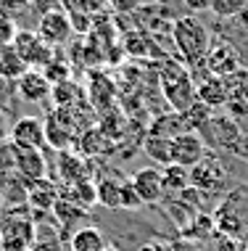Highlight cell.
I'll return each instance as SVG.
<instances>
[{
    "label": "cell",
    "mask_w": 248,
    "mask_h": 251,
    "mask_svg": "<svg viewBox=\"0 0 248 251\" xmlns=\"http://www.w3.org/2000/svg\"><path fill=\"white\" fill-rule=\"evenodd\" d=\"M187 5H190L193 11H203V8H209L211 5V0H185Z\"/></svg>",
    "instance_id": "cell-36"
},
{
    "label": "cell",
    "mask_w": 248,
    "mask_h": 251,
    "mask_svg": "<svg viewBox=\"0 0 248 251\" xmlns=\"http://www.w3.org/2000/svg\"><path fill=\"white\" fill-rule=\"evenodd\" d=\"M16 161H19V177L26 185L48 180V159H45V151H19Z\"/></svg>",
    "instance_id": "cell-19"
},
{
    "label": "cell",
    "mask_w": 248,
    "mask_h": 251,
    "mask_svg": "<svg viewBox=\"0 0 248 251\" xmlns=\"http://www.w3.org/2000/svg\"><path fill=\"white\" fill-rule=\"evenodd\" d=\"M66 5H77L79 11H98L100 5H109V0H66Z\"/></svg>",
    "instance_id": "cell-33"
},
{
    "label": "cell",
    "mask_w": 248,
    "mask_h": 251,
    "mask_svg": "<svg viewBox=\"0 0 248 251\" xmlns=\"http://www.w3.org/2000/svg\"><path fill=\"white\" fill-rule=\"evenodd\" d=\"M16 93L22 100H26V103H45L53 93V85L48 82V77L40 69H26L22 77L16 79Z\"/></svg>",
    "instance_id": "cell-17"
},
{
    "label": "cell",
    "mask_w": 248,
    "mask_h": 251,
    "mask_svg": "<svg viewBox=\"0 0 248 251\" xmlns=\"http://www.w3.org/2000/svg\"><path fill=\"white\" fill-rule=\"evenodd\" d=\"M143 151L148 153V159L153 161V164H161V169L172 164V140L148 135V138L143 140Z\"/></svg>",
    "instance_id": "cell-26"
},
{
    "label": "cell",
    "mask_w": 248,
    "mask_h": 251,
    "mask_svg": "<svg viewBox=\"0 0 248 251\" xmlns=\"http://www.w3.org/2000/svg\"><path fill=\"white\" fill-rule=\"evenodd\" d=\"M227 177H230V175H227L222 156L209 151L190 169V188H196V191L206 193V196H214L227 185Z\"/></svg>",
    "instance_id": "cell-7"
},
{
    "label": "cell",
    "mask_w": 248,
    "mask_h": 251,
    "mask_svg": "<svg viewBox=\"0 0 248 251\" xmlns=\"http://www.w3.org/2000/svg\"><path fill=\"white\" fill-rule=\"evenodd\" d=\"M71 29H74V26H71V19H69V13H64V11H48L37 24V35L43 37L50 48L64 45L66 40L71 37Z\"/></svg>",
    "instance_id": "cell-15"
},
{
    "label": "cell",
    "mask_w": 248,
    "mask_h": 251,
    "mask_svg": "<svg viewBox=\"0 0 248 251\" xmlns=\"http://www.w3.org/2000/svg\"><path fill=\"white\" fill-rule=\"evenodd\" d=\"M164 177V193H185L190 188V169L180 167V164H169L161 169Z\"/></svg>",
    "instance_id": "cell-25"
},
{
    "label": "cell",
    "mask_w": 248,
    "mask_h": 251,
    "mask_svg": "<svg viewBox=\"0 0 248 251\" xmlns=\"http://www.w3.org/2000/svg\"><path fill=\"white\" fill-rule=\"evenodd\" d=\"M53 217L58 220V225H61V230H64V225H69V222L87 217V209H82L79 203H74V201L69 199V196L61 191V199H58L56 206H53Z\"/></svg>",
    "instance_id": "cell-27"
},
{
    "label": "cell",
    "mask_w": 248,
    "mask_h": 251,
    "mask_svg": "<svg viewBox=\"0 0 248 251\" xmlns=\"http://www.w3.org/2000/svg\"><path fill=\"white\" fill-rule=\"evenodd\" d=\"M246 251H248V246H246Z\"/></svg>",
    "instance_id": "cell-39"
},
{
    "label": "cell",
    "mask_w": 248,
    "mask_h": 251,
    "mask_svg": "<svg viewBox=\"0 0 248 251\" xmlns=\"http://www.w3.org/2000/svg\"><path fill=\"white\" fill-rule=\"evenodd\" d=\"M124 180L122 175H106L95 182V193H98V203L109 209H119L122 203V188H124Z\"/></svg>",
    "instance_id": "cell-21"
},
{
    "label": "cell",
    "mask_w": 248,
    "mask_h": 251,
    "mask_svg": "<svg viewBox=\"0 0 248 251\" xmlns=\"http://www.w3.org/2000/svg\"><path fill=\"white\" fill-rule=\"evenodd\" d=\"M77 146H79V153L85 159H98V156H106L109 151H113L111 138L100 127H92V130L87 127V130H82L77 138Z\"/></svg>",
    "instance_id": "cell-20"
},
{
    "label": "cell",
    "mask_w": 248,
    "mask_h": 251,
    "mask_svg": "<svg viewBox=\"0 0 248 251\" xmlns=\"http://www.w3.org/2000/svg\"><path fill=\"white\" fill-rule=\"evenodd\" d=\"M71 251H103L109 243H106V235L100 233L98 227H79L71 233Z\"/></svg>",
    "instance_id": "cell-23"
},
{
    "label": "cell",
    "mask_w": 248,
    "mask_h": 251,
    "mask_svg": "<svg viewBox=\"0 0 248 251\" xmlns=\"http://www.w3.org/2000/svg\"><path fill=\"white\" fill-rule=\"evenodd\" d=\"M58 199H61V188L50 177L26 185V206L35 214H53V206Z\"/></svg>",
    "instance_id": "cell-16"
},
{
    "label": "cell",
    "mask_w": 248,
    "mask_h": 251,
    "mask_svg": "<svg viewBox=\"0 0 248 251\" xmlns=\"http://www.w3.org/2000/svg\"><path fill=\"white\" fill-rule=\"evenodd\" d=\"M103 251H119V249H116V246H106Z\"/></svg>",
    "instance_id": "cell-38"
},
{
    "label": "cell",
    "mask_w": 248,
    "mask_h": 251,
    "mask_svg": "<svg viewBox=\"0 0 248 251\" xmlns=\"http://www.w3.org/2000/svg\"><path fill=\"white\" fill-rule=\"evenodd\" d=\"M182 132H190V130H187V125H185V117L177 114V111L161 114L148 130V135H156V138H164V140H174L177 135H182Z\"/></svg>",
    "instance_id": "cell-22"
},
{
    "label": "cell",
    "mask_w": 248,
    "mask_h": 251,
    "mask_svg": "<svg viewBox=\"0 0 248 251\" xmlns=\"http://www.w3.org/2000/svg\"><path fill=\"white\" fill-rule=\"evenodd\" d=\"M172 43L177 48V58L187 69L196 72L198 66L206 69V56L211 48V37L206 24L198 22V16H180L172 22Z\"/></svg>",
    "instance_id": "cell-1"
},
{
    "label": "cell",
    "mask_w": 248,
    "mask_h": 251,
    "mask_svg": "<svg viewBox=\"0 0 248 251\" xmlns=\"http://www.w3.org/2000/svg\"><path fill=\"white\" fill-rule=\"evenodd\" d=\"M37 220L26 203L0 209V246L3 251H32Z\"/></svg>",
    "instance_id": "cell-2"
},
{
    "label": "cell",
    "mask_w": 248,
    "mask_h": 251,
    "mask_svg": "<svg viewBox=\"0 0 248 251\" xmlns=\"http://www.w3.org/2000/svg\"><path fill=\"white\" fill-rule=\"evenodd\" d=\"M214 227L219 235L238 243H248V191L235 188L214 209Z\"/></svg>",
    "instance_id": "cell-4"
},
{
    "label": "cell",
    "mask_w": 248,
    "mask_h": 251,
    "mask_svg": "<svg viewBox=\"0 0 248 251\" xmlns=\"http://www.w3.org/2000/svg\"><path fill=\"white\" fill-rule=\"evenodd\" d=\"M246 8H248V0H211V5H209V11L222 19L240 16V13H246Z\"/></svg>",
    "instance_id": "cell-29"
},
{
    "label": "cell",
    "mask_w": 248,
    "mask_h": 251,
    "mask_svg": "<svg viewBox=\"0 0 248 251\" xmlns=\"http://www.w3.org/2000/svg\"><path fill=\"white\" fill-rule=\"evenodd\" d=\"M50 100L56 103V108H74L79 100H82V93L74 82H58L53 85V93H50Z\"/></svg>",
    "instance_id": "cell-28"
},
{
    "label": "cell",
    "mask_w": 248,
    "mask_h": 251,
    "mask_svg": "<svg viewBox=\"0 0 248 251\" xmlns=\"http://www.w3.org/2000/svg\"><path fill=\"white\" fill-rule=\"evenodd\" d=\"M8 119H5V114H3V108H0V143H5V135H8Z\"/></svg>",
    "instance_id": "cell-35"
},
{
    "label": "cell",
    "mask_w": 248,
    "mask_h": 251,
    "mask_svg": "<svg viewBox=\"0 0 248 251\" xmlns=\"http://www.w3.org/2000/svg\"><path fill=\"white\" fill-rule=\"evenodd\" d=\"M16 24L11 22L5 13H0V48H5V45H13V40H16Z\"/></svg>",
    "instance_id": "cell-31"
},
{
    "label": "cell",
    "mask_w": 248,
    "mask_h": 251,
    "mask_svg": "<svg viewBox=\"0 0 248 251\" xmlns=\"http://www.w3.org/2000/svg\"><path fill=\"white\" fill-rule=\"evenodd\" d=\"M56 175L64 182V188H74L79 182L90 180V161L82 153L74 151H58L56 159Z\"/></svg>",
    "instance_id": "cell-12"
},
{
    "label": "cell",
    "mask_w": 248,
    "mask_h": 251,
    "mask_svg": "<svg viewBox=\"0 0 248 251\" xmlns=\"http://www.w3.org/2000/svg\"><path fill=\"white\" fill-rule=\"evenodd\" d=\"M196 79V100L203 106H209L211 111H219L227 103V87L225 79L217 77V74L203 72V77H193Z\"/></svg>",
    "instance_id": "cell-18"
},
{
    "label": "cell",
    "mask_w": 248,
    "mask_h": 251,
    "mask_svg": "<svg viewBox=\"0 0 248 251\" xmlns=\"http://www.w3.org/2000/svg\"><path fill=\"white\" fill-rule=\"evenodd\" d=\"M225 87H227V103L225 111L232 119H240L248 114V69H238L235 74L225 77Z\"/></svg>",
    "instance_id": "cell-14"
},
{
    "label": "cell",
    "mask_w": 248,
    "mask_h": 251,
    "mask_svg": "<svg viewBox=\"0 0 248 251\" xmlns=\"http://www.w3.org/2000/svg\"><path fill=\"white\" fill-rule=\"evenodd\" d=\"M82 127L77 125L71 108H53L45 117V140L53 151H69V146L77 143Z\"/></svg>",
    "instance_id": "cell-6"
},
{
    "label": "cell",
    "mask_w": 248,
    "mask_h": 251,
    "mask_svg": "<svg viewBox=\"0 0 248 251\" xmlns=\"http://www.w3.org/2000/svg\"><path fill=\"white\" fill-rule=\"evenodd\" d=\"M8 140L19 151H45L48 140H45V119L40 117H22L13 122Z\"/></svg>",
    "instance_id": "cell-9"
},
{
    "label": "cell",
    "mask_w": 248,
    "mask_h": 251,
    "mask_svg": "<svg viewBox=\"0 0 248 251\" xmlns=\"http://www.w3.org/2000/svg\"><path fill=\"white\" fill-rule=\"evenodd\" d=\"M13 48H16V53L24 58V64L29 66V69H45V66L53 61V48L32 29L16 32Z\"/></svg>",
    "instance_id": "cell-8"
},
{
    "label": "cell",
    "mask_w": 248,
    "mask_h": 251,
    "mask_svg": "<svg viewBox=\"0 0 248 251\" xmlns=\"http://www.w3.org/2000/svg\"><path fill=\"white\" fill-rule=\"evenodd\" d=\"M238 69H243V56L230 40H214L209 56H206V72L217 74V77H230Z\"/></svg>",
    "instance_id": "cell-10"
},
{
    "label": "cell",
    "mask_w": 248,
    "mask_h": 251,
    "mask_svg": "<svg viewBox=\"0 0 248 251\" xmlns=\"http://www.w3.org/2000/svg\"><path fill=\"white\" fill-rule=\"evenodd\" d=\"M143 206V201H140V196L135 193V188H132V182L130 177L124 180V188H122V203H119V209H140Z\"/></svg>",
    "instance_id": "cell-30"
},
{
    "label": "cell",
    "mask_w": 248,
    "mask_h": 251,
    "mask_svg": "<svg viewBox=\"0 0 248 251\" xmlns=\"http://www.w3.org/2000/svg\"><path fill=\"white\" fill-rule=\"evenodd\" d=\"M206 153H209V148L198 132H182L172 140V164L193 169Z\"/></svg>",
    "instance_id": "cell-11"
},
{
    "label": "cell",
    "mask_w": 248,
    "mask_h": 251,
    "mask_svg": "<svg viewBox=\"0 0 248 251\" xmlns=\"http://www.w3.org/2000/svg\"><path fill=\"white\" fill-rule=\"evenodd\" d=\"M235 122H238L240 132H243V135H248V114H246V117H240V119H235Z\"/></svg>",
    "instance_id": "cell-37"
},
{
    "label": "cell",
    "mask_w": 248,
    "mask_h": 251,
    "mask_svg": "<svg viewBox=\"0 0 248 251\" xmlns=\"http://www.w3.org/2000/svg\"><path fill=\"white\" fill-rule=\"evenodd\" d=\"M232 156L248 164V135H243V138L238 140V146H235V151H232Z\"/></svg>",
    "instance_id": "cell-34"
},
{
    "label": "cell",
    "mask_w": 248,
    "mask_h": 251,
    "mask_svg": "<svg viewBox=\"0 0 248 251\" xmlns=\"http://www.w3.org/2000/svg\"><path fill=\"white\" fill-rule=\"evenodd\" d=\"M198 135L203 138L206 148H211L214 153H227V156H232V151H235V146H238V140L243 138L238 122L232 119L227 111H222V114L214 111L211 119L198 130Z\"/></svg>",
    "instance_id": "cell-5"
},
{
    "label": "cell",
    "mask_w": 248,
    "mask_h": 251,
    "mask_svg": "<svg viewBox=\"0 0 248 251\" xmlns=\"http://www.w3.org/2000/svg\"><path fill=\"white\" fill-rule=\"evenodd\" d=\"M0 209H3V206H0Z\"/></svg>",
    "instance_id": "cell-40"
},
{
    "label": "cell",
    "mask_w": 248,
    "mask_h": 251,
    "mask_svg": "<svg viewBox=\"0 0 248 251\" xmlns=\"http://www.w3.org/2000/svg\"><path fill=\"white\" fill-rule=\"evenodd\" d=\"M26 69H29V66L24 64V58L16 53V48H13V45L0 48V77L13 79V82H16V79L22 77Z\"/></svg>",
    "instance_id": "cell-24"
},
{
    "label": "cell",
    "mask_w": 248,
    "mask_h": 251,
    "mask_svg": "<svg viewBox=\"0 0 248 251\" xmlns=\"http://www.w3.org/2000/svg\"><path fill=\"white\" fill-rule=\"evenodd\" d=\"M140 5H143V0H109V8L113 13H135Z\"/></svg>",
    "instance_id": "cell-32"
},
{
    "label": "cell",
    "mask_w": 248,
    "mask_h": 251,
    "mask_svg": "<svg viewBox=\"0 0 248 251\" xmlns=\"http://www.w3.org/2000/svg\"><path fill=\"white\" fill-rule=\"evenodd\" d=\"M130 182H132V188H135V193L140 196V201H143V203H158V201L166 199L164 177H161V169H158V167L137 169V172L130 177Z\"/></svg>",
    "instance_id": "cell-13"
},
{
    "label": "cell",
    "mask_w": 248,
    "mask_h": 251,
    "mask_svg": "<svg viewBox=\"0 0 248 251\" xmlns=\"http://www.w3.org/2000/svg\"><path fill=\"white\" fill-rule=\"evenodd\" d=\"M158 82H161L164 98L177 114H185L187 108L196 106V79L190 69L180 58H166L158 72Z\"/></svg>",
    "instance_id": "cell-3"
}]
</instances>
